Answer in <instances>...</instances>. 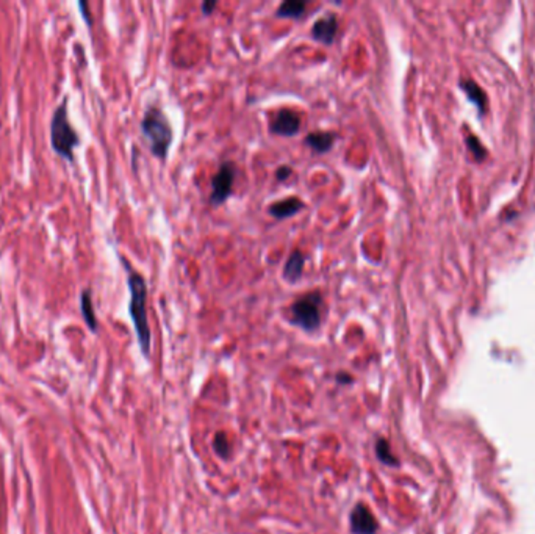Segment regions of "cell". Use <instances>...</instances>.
Returning a JSON list of instances; mask_svg holds the SVG:
<instances>
[{"label": "cell", "instance_id": "6da1fadb", "mask_svg": "<svg viewBox=\"0 0 535 534\" xmlns=\"http://www.w3.org/2000/svg\"><path fill=\"white\" fill-rule=\"evenodd\" d=\"M129 269V267H127ZM127 283L130 289V306L129 312L132 321H134L135 332L140 343L141 353L149 358L151 356V327H149L147 320V284L146 279L140 273L129 269Z\"/></svg>", "mask_w": 535, "mask_h": 534}, {"label": "cell", "instance_id": "7a4b0ae2", "mask_svg": "<svg viewBox=\"0 0 535 534\" xmlns=\"http://www.w3.org/2000/svg\"><path fill=\"white\" fill-rule=\"evenodd\" d=\"M141 130L147 138L151 152L155 157H158L160 160L168 157V151L172 143V127L168 118L158 107L147 108L145 118L141 121Z\"/></svg>", "mask_w": 535, "mask_h": 534}, {"label": "cell", "instance_id": "3957f363", "mask_svg": "<svg viewBox=\"0 0 535 534\" xmlns=\"http://www.w3.org/2000/svg\"><path fill=\"white\" fill-rule=\"evenodd\" d=\"M50 143L54 151L63 158L74 162V149L78 146V134L67 118V101H63L50 121Z\"/></svg>", "mask_w": 535, "mask_h": 534}, {"label": "cell", "instance_id": "277c9868", "mask_svg": "<svg viewBox=\"0 0 535 534\" xmlns=\"http://www.w3.org/2000/svg\"><path fill=\"white\" fill-rule=\"evenodd\" d=\"M321 309H323V296L319 291L315 290L302 295L290 307L291 323L306 332H313L321 325Z\"/></svg>", "mask_w": 535, "mask_h": 534}, {"label": "cell", "instance_id": "5b68a950", "mask_svg": "<svg viewBox=\"0 0 535 534\" xmlns=\"http://www.w3.org/2000/svg\"><path fill=\"white\" fill-rule=\"evenodd\" d=\"M235 176H237V170L232 162H224L220 170L211 179V194H210V204L211 205H221L227 201V198L232 194Z\"/></svg>", "mask_w": 535, "mask_h": 534}, {"label": "cell", "instance_id": "8992f818", "mask_svg": "<svg viewBox=\"0 0 535 534\" xmlns=\"http://www.w3.org/2000/svg\"><path fill=\"white\" fill-rule=\"evenodd\" d=\"M349 526L353 534H376L379 524L370 506L357 503L349 514Z\"/></svg>", "mask_w": 535, "mask_h": 534}, {"label": "cell", "instance_id": "52a82bcc", "mask_svg": "<svg viewBox=\"0 0 535 534\" xmlns=\"http://www.w3.org/2000/svg\"><path fill=\"white\" fill-rule=\"evenodd\" d=\"M269 130L280 136H295L301 130V116L289 108H282L274 114Z\"/></svg>", "mask_w": 535, "mask_h": 534}, {"label": "cell", "instance_id": "ba28073f", "mask_svg": "<svg viewBox=\"0 0 535 534\" xmlns=\"http://www.w3.org/2000/svg\"><path fill=\"white\" fill-rule=\"evenodd\" d=\"M338 32V19L333 13H327L323 17H319L318 21H315L312 25V37L316 41L329 45L335 39V34Z\"/></svg>", "mask_w": 535, "mask_h": 534}, {"label": "cell", "instance_id": "9c48e42d", "mask_svg": "<svg viewBox=\"0 0 535 534\" xmlns=\"http://www.w3.org/2000/svg\"><path fill=\"white\" fill-rule=\"evenodd\" d=\"M306 204L302 203L299 198H286L284 201H277L268 207V214L274 216L275 220H286L296 215L297 212H301Z\"/></svg>", "mask_w": 535, "mask_h": 534}, {"label": "cell", "instance_id": "30bf717a", "mask_svg": "<svg viewBox=\"0 0 535 534\" xmlns=\"http://www.w3.org/2000/svg\"><path fill=\"white\" fill-rule=\"evenodd\" d=\"M304 265H306V257L301 251H293L289 260H286L285 267H284V279L286 283L295 284L299 279L302 278L304 273Z\"/></svg>", "mask_w": 535, "mask_h": 534}, {"label": "cell", "instance_id": "8fae6325", "mask_svg": "<svg viewBox=\"0 0 535 534\" xmlns=\"http://www.w3.org/2000/svg\"><path fill=\"white\" fill-rule=\"evenodd\" d=\"M306 143L318 154L329 152L333 143H335V134L332 132H312L306 136Z\"/></svg>", "mask_w": 535, "mask_h": 534}, {"label": "cell", "instance_id": "7c38bea8", "mask_svg": "<svg viewBox=\"0 0 535 534\" xmlns=\"http://www.w3.org/2000/svg\"><path fill=\"white\" fill-rule=\"evenodd\" d=\"M307 2L306 0H286L275 10V14L279 17H289V19H299L306 13Z\"/></svg>", "mask_w": 535, "mask_h": 534}, {"label": "cell", "instance_id": "4fadbf2b", "mask_svg": "<svg viewBox=\"0 0 535 534\" xmlns=\"http://www.w3.org/2000/svg\"><path fill=\"white\" fill-rule=\"evenodd\" d=\"M80 307H82V314L83 318L86 321V325L91 331L97 329V318L94 314V307H93V300H91V290H83L82 291V298H80Z\"/></svg>", "mask_w": 535, "mask_h": 534}, {"label": "cell", "instance_id": "5bb4252c", "mask_svg": "<svg viewBox=\"0 0 535 534\" xmlns=\"http://www.w3.org/2000/svg\"><path fill=\"white\" fill-rule=\"evenodd\" d=\"M374 451H376V458L379 459V461H381L385 465H388V467H398V465H399L398 459H396V456L390 450V444H388L387 439L379 438L376 440V446H374Z\"/></svg>", "mask_w": 535, "mask_h": 534}, {"label": "cell", "instance_id": "9a60e30c", "mask_svg": "<svg viewBox=\"0 0 535 534\" xmlns=\"http://www.w3.org/2000/svg\"><path fill=\"white\" fill-rule=\"evenodd\" d=\"M213 448H215L216 455L222 458V459H227L229 455H230V442H229V438L226 433H222V431H220V433L215 434V438H213Z\"/></svg>", "mask_w": 535, "mask_h": 534}, {"label": "cell", "instance_id": "2e32d148", "mask_svg": "<svg viewBox=\"0 0 535 534\" xmlns=\"http://www.w3.org/2000/svg\"><path fill=\"white\" fill-rule=\"evenodd\" d=\"M290 176H291V168H290V166H280V168L275 171V177H277V181H280V182L286 181Z\"/></svg>", "mask_w": 535, "mask_h": 534}, {"label": "cell", "instance_id": "e0dca14e", "mask_svg": "<svg viewBox=\"0 0 535 534\" xmlns=\"http://www.w3.org/2000/svg\"><path fill=\"white\" fill-rule=\"evenodd\" d=\"M337 382L338 384H353L354 382V378L353 376H350V375H348V373H338V375H337Z\"/></svg>", "mask_w": 535, "mask_h": 534}, {"label": "cell", "instance_id": "ac0fdd59", "mask_svg": "<svg viewBox=\"0 0 535 534\" xmlns=\"http://www.w3.org/2000/svg\"><path fill=\"white\" fill-rule=\"evenodd\" d=\"M216 5H218L216 0H210V2H204L202 7H200V8H202L204 14H211L213 10L216 8Z\"/></svg>", "mask_w": 535, "mask_h": 534}, {"label": "cell", "instance_id": "d6986e66", "mask_svg": "<svg viewBox=\"0 0 535 534\" xmlns=\"http://www.w3.org/2000/svg\"><path fill=\"white\" fill-rule=\"evenodd\" d=\"M78 5H80V8L83 10V17H85L86 21H88V24L91 25V19H90V14H88V7H86V5H85L83 2H80Z\"/></svg>", "mask_w": 535, "mask_h": 534}]
</instances>
